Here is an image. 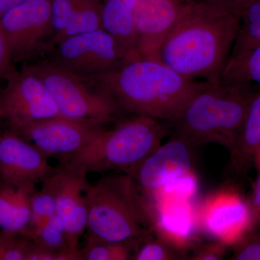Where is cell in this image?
<instances>
[{
    "label": "cell",
    "mask_w": 260,
    "mask_h": 260,
    "mask_svg": "<svg viewBox=\"0 0 260 260\" xmlns=\"http://www.w3.org/2000/svg\"><path fill=\"white\" fill-rule=\"evenodd\" d=\"M240 18L198 0H184L158 59L189 79L218 84Z\"/></svg>",
    "instance_id": "obj_1"
},
{
    "label": "cell",
    "mask_w": 260,
    "mask_h": 260,
    "mask_svg": "<svg viewBox=\"0 0 260 260\" xmlns=\"http://www.w3.org/2000/svg\"><path fill=\"white\" fill-rule=\"evenodd\" d=\"M93 78L123 112L170 123L210 84L186 78L158 59L142 57Z\"/></svg>",
    "instance_id": "obj_2"
},
{
    "label": "cell",
    "mask_w": 260,
    "mask_h": 260,
    "mask_svg": "<svg viewBox=\"0 0 260 260\" xmlns=\"http://www.w3.org/2000/svg\"><path fill=\"white\" fill-rule=\"evenodd\" d=\"M254 85L210 83L171 122L174 135L192 145L217 143L230 153L256 90Z\"/></svg>",
    "instance_id": "obj_3"
},
{
    "label": "cell",
    "mask_w": 260,
    "mask_h": 260,
    "mask_svg": "<svg viewBox=\"0 0 260 260\" xmlns=\"http://www.w3.org/2000/svg\"><path fill=\"white\" fill-rule=\"evenodd\" d=\"M88 239L141 244L150 237L148 205L128 174L108 176L86 190Z\"/></svg>",
    "instance_id": "obj_4"
},
{
    "label": "cell",
    "mask_w": 260,
    "mask_h": 260,
    "mask_svg": "<svg viewBox=\"0 0 260 260\" xmlns=\"http://www.w3.org/2000/svg\"><path fill=\"white\" fill-rule=\"evenodd\" d=\"M168 133L160 120L135 115L104 129L83 150L62 159L61 166L87 174L119 170L129 175L161 145Z\"/></svg>",
    "instance_id": "obj_5"
},
{
    "label": "cell",
    "mask_w": 260,
    "mask_h": 260,
    "mask_svg": "<svg viewBox=\"0 0 260 260\" xmlns=\"http://www.w3.org/2000/svg\"><path fill=\"white\" fill-rule=\"evenodd\" d=\"M23 69L42 80L63 117L104 125L117 121L123 112L93 77L75 74L49 60L25 65Z\"/></svg>",
    "instance_id": "obj_6"
},
{
    "label": "cell",
    "mask_w": 260,
    "mask_h": 260,
    "mask_svg": "<svg viewBox=\"0 0 260 260\" xmlns=\"http://www.w3.org/2000/svg\"><path fill=\"white\" fill-rule=\"evenodd\" d=\"M51 61L85 77H95L140 58L102 28L67 38L54 45Z\"/></svg>",
    "instance_id": "obj_7"
},
{
    "label": "cell",
    "mask_w": 260,
    "mask_h": 260,
    "mask_svg": "<svg viewBox=\"0 0 260 260\" xmlns=\"http://www.w3.org/2000/svg\"><path fill=\"white\" fill-rule=\"evenodd\" d=\"M0 93V115L13 130L36 121L62 116L42 80L28 70H14Z\"/></svg>",
    "instance_id": "obj_8"
},
{
    "label": "cell",
    "mask_w": 260,
    "mask_h": 260,
    "mask_svg": "<svg viewBox=\"0 0 260 260\" xmlns=\"http://www.w3.org/2000/svg\"><path fill=\"white\" fill-rule=\"evenodd\" d=\"M196 224L215 241L235 244L257 225L249 201L236 189H220L209 195L196 213Z\"/></svg>",
    "instance_id": "obj_9"
},
{
    "label": "cell",
    "mask_w": 260,
    "mask_h": 260,
    "mask_svg": "<svg viewBox=\"0 0 260 260\" xmlns=\"http://www.w3.org/2000/svg\"><path fill=\"white\" fill-rule=\"evenodd\" d=\"M104 129L99 123L57 116L11 130L48 158L56 156L62 160L83 150Z\"/></svg>",
    "instance_id": "obj_10"
},
{
    "label": "cell",
    "mask_w": 260,
    "mask_h": 260,
    "mask_svg": "<svg viewBox=\"0 0 260 260\" xmlns=\"http://www.w3.org/2000/svg\"><path fill=\"white\" fill-rule=\"evenodd\" d=\"M13 61L26 60L52 35L50 0H28L0 18Z\"/></svg>",
    "instance_id": "obj_11"
},
{
    "label": "cell",
    "mask_w": 260,
    "mask_h": 260,
    "mask_svg": "<svg viewBox=\"0 0 260 260\" xmlns=\"http://www.w3.org/2000/svg\"><path fill=\"white\" fill-rule=\"evenodd\" d=\"M191 143L174 135L161 144L129 174L142 190L153 194L159 189L193 172Z\"/></svg>",
    "instance_id": "obj_12"
},
{
    "label": "cell",
    "mask_w": 260,
    "mask_h": 260,
    "mask_svg": "<svg viewBox=\"0 0 260 260\" xmlns=\"http://www.w3.org/2000/svg\"><path fill=\"white\" fill-rule=\"evenodd\" d=\"M48 157L14 132H6L0 140V183L36 185L55 172Z\"/></svg>",
    "instance_id": "obj_13"
},
{
    "label": "cell",
    "mask_w": 260,
    "mask_h": 260,
    "mask_svg": "<svg viewBox=\"0 0 260 260\" xmlns=\"http://www.w3.org/2000/svg\"><path fill=\"white\" fill-rule=\"evenodd\" d=\"M87 173L60 166L50 176L54 186L56 214L62 220L76 247L88 223Z\"/></svg>",
    "instance_id": "obj_14"
},
{
    "label": "cell",
    "mask_w": 260,
    "mask_h": 260,
    "mask_svg": "<svg viewBox=\"0 0 260 260\" xmlns=\"http://www.w3.org/2000/svg\"><path fill=\"white\" fill-rule=\"evenodd\" d=\"M184 0H136L134 16L140 57L158 59L159 49L175 25Z\"/></svg>",
    "instance_id": "obj_15"
},
{
    "label": "cell",
    "mask_w": 260,
    "mask_h": 260,
    "mask_svg": "<svg viewBox=\"0 0 260 260\" xmlns=\"http://www.w3.org/2000/svg\"><path fill=\"white\" fill-rule=\"evenodd\" d=\"M153 208H149L152 230L159 238L180 250L189 242L194 227L196 214L189 200L168 197H153Z\"/></svg>",
    "instance_id": "obj_16"
},
{
    "label": "cell",
    "mask_w": 260,
    "mask_h": 260,
    "mask_svg": "<svg viewBox=\"0 0 260 260\" xmlns=\"http://www.w3.org/2000/svg\"><path fill=\"white\" fill-rule=\"evenodd\" d=\"M50 2L53 45L67 38L102 28V5L97 0Z\"/></svg>",
    "instance_id": "obj_17"
},
{
    "label": "cell",
    "mask_w": 260,
    "mask_h": 260,
    "mask_svg": "<svg viewBox=\"0 0 260 260\" xmlns=\"http://www.w3.org/2000/svg\"><path fill=\"white\" fill-rule=\"evenodd\" d=\"M260 152V88L251 98L245 119L230 152L231 161L234 170L246 174Z\"/></svg>",
    "instance_id": "obj_18"
},
{
    "label": "cell",
    "mask_w": 260,
    "mask_h": 260,
    "mask_svg": "<svg viewBox=\"0 0 260 260\" xmlns=\"http://www.w3.org/2000/svg\"><path fill=\"white\" fill-rule=\"evenodd\" d=\"M36 185L0 183V230L25 237L30 223V198Z\"/></svg>",
    "instance_id": "obj_19"
},
{
    "label": "cell",
    "mask_w": 260,
    "mask_h": 260,
    "mask_svg": "<svg viewBox=\"0 0 260 260\" xmlns=\"http://www.w3.org/2000/svg\"><path fill=\"white\" fill-rule=\"evenodd\" d=\"M136 0H107L101 11L102 28L126 50L139 56L134 10Z\"/></svg>",
    "instance_id": "obj_20"
},
{
    "label": "cell",
    "mask_w": 260,
    "mask_h": 260,
    "mask_svg": "<svg viewBox=\"0 0 260 260\" xmlns=\"http://www.w3.org/2000/svg\"><path fill=\"white\" fill-rule=\"evenodd\" d=\"M30 239L38 246L59 256V260H81L79 249L72 242L62 220L56 214L32 233Z\"/></svg>",
    "instance_id": "obj_21"
},
{
    "label": "cell",
    "mask_w": 260,
    "mask_h": 260,
    "mask_svg": "<svg viewBox=\"0 0 260 260\" xmlns=\"http://www.w3.org/2000/svg\"><path fill=\"white\" fill-rule=\"evenodd\" d=\"M220 84H252L260 87V45L246 54L229 58Z\"/></svg>",
    "instance_id": "obj_22"
},
{
    "label": "cell",
    "mask_w": 260,
    "mask_h": 260,
    "mask_svg": "<svg viewBox=\"0 0 260 260\" xmlns=\"http://www.w3.org/2000/svg\"><path fill=\"white\" fill-rule=\"evenodd\" d=\"M259 45L260 0H257L247 7L241 15L237 37L229 58L242 56Z\"/></svg>",
    "instance_id": "obj_23"
},
{
    "label": "cell",
    "mask_w": 260,
    "mask_h": 260,
    "mask_svg": "<svg viewBox=\"0 0 260 260\" xmlns=\"http://www.w3.org/2000/svg\"><path fill=\"white\" fill-rule=\"evenodd\" d=\"M30 208V223L25 234L29 239L32 233L56 214L55 195L50 176L42 181L40 190H36L31 195Z\"/></svg>",
    "instance_id": "obj_24"
},
{
    "label": "cell",
    "mask_w": 260,
    "mask_h": 260,
    "mask_svg": "<svg viewBox=\"0 0 260 260\" xmlns=\"http://www.w3.org/2000/svg\"><path fill=\"white\" fill-rule=\"evenodd\" d=\"M136 242H112L87 239L85 246L79 249L81 260H125L138 249Z\"/></svg>",
    "instance_id": "obj_25"
},
{
    "label": "cell",
    "mask_w": 260,
    "mask_h": 260,
    "mask_svg": "<svg viewBox=\"0 0 260 260\" xmlns=\"http://www.w3.org/2000/svg\"><path fill=\"white\" fill-rule=\"evenodd\" d=\"M32 245L28 237L0 230V260H28Z\"/></svg>",
    "instance_id": "obj_26"
},
{
    "label": "cell",
    "mask_w": 260,
    "mask_h": 260,
    "mask_svg": "<svg viewBox=\"0 0 260 260\" xmlns=\"http://www.w3.org/2000/svg\"><path fill=\"white\" fill-rule=\"evenodd\" d=\"M179 249L162 239H145L130 259L173 260L181 259Z\"/></svg>",
    "instance_id": "obj_27"
},
{
    "label": "cell",
    "mask_w": 260,
    "mask_h": 260,
    "mask_svg": "<svg viewBox=\"0 0 260 260\" xmlns=\"http://www.w3.org/2000/svg\"><path fill=\"white\" fill-rule=\"evenodd\" d=\"M198 184L196 175L194 172H191L184 177L168 183L150 195L189 200L196 194Z\"/></svg>",
    "instance_id": "obj_28"
},
{
    "label": "cell",
    "mask_w": 260,
    "mask_h": 260,
    "mask_svg": "<svg viewBox=\"0 0 260 260\" xmlns=\"http://www.w3.org/2000/svg\"><path fill=\"white\" fill-rule=\"evenodd\" d=\"M232 246L233 260H260V231H251Z\"/></svg>",
    "instance_id": "obj_29"
},
{
    "label": "cell",
    "mask_w": 260,
    "mask_h": 260,
    "mask_svg": "<svg viewBox=\"0 0 260 260\" xmlns=\"http://www.w3.org/2000/svg\"><path fill=\"white\" fill-rule=\"evenodd\" d=\"M229 246L215 241L198 248L190 258L192 260H220L223 259Z\"/></svg>",
    "instance_id": "obj_30"
},
{
    "label": "cell",
    "mask_w": 260,
    "mask_h": 260,
    "mask_svg": "<svg viewBox=\"0 0 260 260\" xmlns=\"http://www.w3.org/2000/svg\"><path fill=\"white\" fill-rule=\"evenodd\" d=\"M240 18L247 7L257 0H198Z\"/></svg>",
    "instance_id": "obj_31"
},
{
    "label": "cell",
    "mask_w": 260,
    "mask_h": 260,
    "mask_svg": "<svg viewBox=\"0 0 260 260\" xmlns=\"http://www.w3.org/2000/svg\"><path fill=\"white\" fill-rule=\"evenodd\" d=\"M13 61V55L9 43L0 27V80H6L14 71Z\"/></svg>",
    "instance_id": "obj_32"
},
{
    "label": "cell",
    "mask_w": 260,
    "mask_h": 260,
    "mask_svg": "<svg viewBox=\"0 0 260 260\" xmlns=\"http://www.w3.org/2000/svg\"><path fill=\"white\" fill-rule=\"evenodd\" d=\"M256 169L258 172L257 177L253 185L250 198L248 201L256 224H260V167Z\"/></svg>",
    "instance_id": "obj_33"
},
{
    "label": "cell",
    "mask_w": 260,
    "mask_h": 260,
    "mask_svg": "<svg viewBox=\"0 0 260 260\" xmlns=\"http://www.w3.org/2000/svg\"><path fill=\"white\" fill-rule=\"evenodd\" d=\"M28 0H0V18Z\"/></svg>",
    "instance_id": "obj_34"
},
{
    "label": "cell",
    "mask_w": 260,
    "mask_h": 260,
    "mask_svg": "<svg viewBox=\"0 0 260 260\" xmlns=\"http://www.w3.org/2000/svg\"><path fill=\"white\" fill-rule=\"evenodd\" d=\"M254 167L256 169L260 167V152L258 154L257 156L256 157L255 160H254Z\"/></svg>",
    "instance_id": "obj_35"
},
{
    "label": "cell",
    "mask_w": 260,
    "mask_h": 260,
    "mask_svg": "<svg viewBox=\"0 0 260 260\" xmlns=\"http://www.w3.org/2000/svg\"><path fill=\"white\" fill-rule=\"evenodd\" d=\"M1 119H2V116H1V115H0V121H1ZM1 137H2L1 131H0V140H1Z\"/></svg>",
    "instance_id": "obj_36"
},
{
    "label": "cell",
    "mask_w": 260,
    "mask_h": 260,
    "mask_svg": "<svg viewBox=\"0 0 260 260\" xmlns=\"http://www.w3.org/2000/svg\"><path fill=\"white\" fill-rule=\"evenodd\" d=\"M97 1L99 2V3H101V2H102V1H104V2L107 1V0H97Z\"/></svg>",
    "instance_id": "obj_37"
}]
</instances>
